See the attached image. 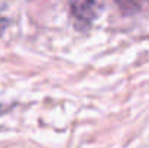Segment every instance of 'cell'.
<instances>
[{
  "mask_svg": "<svg viewBox=\"0 0 149 148\" xmlns=\"http://www.w3.org/2000/svg\"><path fill=\"white\" fill-rule=\"evenodd\" d=\"M70 7L75 20L88 25L99 13L100 0H70Z\"/></svg>",
  "mask_w": 149,
  "mask_h": 148,
  "instance_id": "cell-1",
  "label": "cell"
}]
</instances>
